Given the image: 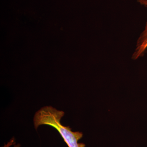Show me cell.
I'll return each mask as SVG.
<instances>
[{
    "label": "cell",
    "mask_w": 147,
    "mask_h": 147,
    "mask_svg": "<svg viewBox=\"0 0 147 147\" xmlns=\"http://www.w3.org/2000/svg\"><path fill=\"white\" fill-rule=\"evenodd\" d=\"M141 4L147 7V0H138Z\"/></svg>",
    "instance_id": "3"
},
{
    "label": "cell",
    "mask_w": 147,
    "mask_h": 147,
    "mask_svg": "<svg viewBox=\"0 0 147 147\" xmlns=\"http://www.w3.org/2000/svg\"><path fill=\"white\" fill-rule=\"evenodd\" d=\"M21 145L20 144H15L13 146V147H21Z\"/></svg>",
    "instance_id": "4"
},
{
    "label": "cell",
    "mask_w": 147,
    "mask_h": 147,
    "mask_svg": "<svg viewBox=\"0 0 147 147\" xmlns=\"http://www.w3.org/2000/svg\"><path fill=\"white\" fill-rule=\"evenodd\" d=\"M64 112L46 106L36 112L34 118V128L37 129L40 125H47L56 129L59 133L68 147H86L84 143L79 141L83 136L80 131H73L69 126L62 125L61 120L64 115Z\"/></svg>",
    "instance_id": "1"
},
{
    "label": "cell",
    "mask_w": 147,
    "mask_h": 147,
    "mask_svg": "<svg viewBox=\"0 0 147 147\" xmlns=\"http://www.w3.org/2000/svg\"><path fill=\"white\" fill-rule=\"evenodd\" d=\"M146 147H147V146Z\"/></svg>",
    "instance_id": "5"
},
{
    "label": "cell",
    "mask_w": 147,
    "mask_h": 147,
    "mask_svg": "<svg viewBox=\"0 0 147 147\" xmlns=\"http://www.w3.org/2000/svg\"><path fill=\"white\" fill-rule=\"evenodd\" d=\"M147 49V22L146 23L144 30L142 33L137 40V47L132 55V59H137L142 57Z\"/></svg>",
    "instance_id": "2"
}]
</instances>
